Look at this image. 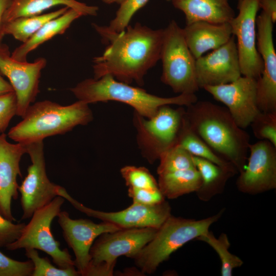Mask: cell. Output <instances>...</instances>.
Segmentation results:
<instances>
[{
	"mask_svg": "<svg viewBox=\"0 0 276 276\" xmlns=\"http://www.w3.org/2000/svg\"><path fill=\"white\" fill-rule=\"evenodd\" d=\"M26 224H15L0 213V248L6 247L21 236Z\"/></svg>",
	"mask_w": 276,
	"mask_h": 276,
	"instance_id": "obj_37",
	"label": "cell"
},
{
	"mask_svg": "<svg viewBox=\"0 0 276 276\" xmlns=\"http://www.w3.org/2000/svg\"><path fill=\"white\" fill-rule=\"evenodd\" d=\"M189 127L219 156L241 172L248 157L250 136L239 127L226 107L208 101L187 106Z\"/></svg>",
	"mask_w": 276,
	"mask_h": 276,
	"instance_id": "obj_2",
	"label": "cell"
},
{
	"mask_svg": "<svg viewBox=\"0 0 276 276\" xmlns=\"http://www.w3.org/2000/svg\"><path fill=\"white\" fill-rule=\"evenodd\" d=\"M185 14L186 24L198 21L214 23L229 22L235 13L228 0H170Z\"/></svg>",
	"mask_w": 276,
	"mask_h": 276,
	"instance_id": "obj_21",
	"label": "cell"
},
{
	"mask_svg": "<svg viewBox=\"0 0 276 276\" xmlns=\"http://www.w3.org/2000/svg\"><path fill=\"white\" fill-rule=\"evenodd\" d=\"M46 64L47 60L42 57L33 62L16 60L11 57L7 45H0V72L8 78L16 96V115L22 118L35 101L39 93L41 71Z\"/></svg>",
	"mask_w": 276,
	"mask_h": 276,
	"instance_id": "obj_13",
	"label": "cell"
},
{
	"mask_svg": "<svg viewBox=\"0 0 276 276\" xmlns=\"http://www.w3.org/2000/svg\"><path fill=\"white\" fill-rule=\"evenodd\" d=\"M151 227L122 228L101 235L90 250V260L84 276H111L117 259H132L155 236Z\"/></svg>",
	"mask_w": 276,
	"mask_h": 276,
	"instance_id": "obj_7",
	"label": "cell"
},
{
	"mask_svg": "<svg viewBox=\"0 0 276 276\" xmlns=\"http://www.w3.org/2000/svg\"><path fill=\"white\" fill-rule=\"evenodd\" d=\"M250 126L256 137L276 147V111L260 112Z\"/></svg>",
	"mask_w": 276,
	"mask_h": 276,
	"instance_id": "obj_33",
	"label": "cell"
},
{
	"mask_svg": "<svg viewBox=\"0 0 276 276\" xmlns=\"http://www.w3.org/2000/svg\"><path fill=\"white\" fill-rule=\"evenodd\" d=\"M161 81L179 94H195L199 88L196 74V59L190 51L183 29L172 20L164 29L160 53Z\"/></svg>",
	"mask_w": 276,
	"mask_h": 276,
	"instance_id": "obj_6",
	"label": "cell"
},
{
	"mask_svg": "<svg viewBox=\"0 0 276 276\" xmlns=\"http://www.w3.org/2000/svg\"><path fill=\"white\" fill-rule=\"evenodd\" d=\"M273 23L264 12L256 18V45L263 64L257 80V99L262 112L276 111V54L273 40Z\"/></svg>",
	"mask_w": 276,
	"mask_h": 276,
	"instance_id": "obj_15",
	"label": "cell"
},
{
	"mask_svg": "<svg viewBox=\"0 0 276 276\" xmlns=\"http://www.w3.org/2000/svg\"><path fill=\"white\" fill-rule=\"evenodd\" d=\"M259 8L267 14L272 22H276V0H259Z\"/></svg>",
	"mask_w": 276,
	"mask_h": 276,
	"instance_id": "obj_38",
	"label": "cell"
},
{
	"mask_svg": "<svg viewBox=\"0 0 276 276\" xmlns=\"http://www.w3.org/2000/svg\"><path fill=\"white\" fill-rule=\"evenodd\" d=\"M196 74L199 88L233 82L240 77V62L235 37L224 44L196 59Z\"/></svg>",
	"mask_w": 276,
	"mask_h": 276,
	"instance_id": "obj_18",
	"label": "cell"
},
{
	"mask_svg": "<svg viewBox=\"0 0 276 276\" xmlns=\"http://www.w3.org/2000/svg\"><path fill=\"white\" fill-rule=\"evenodd\" d=\"M176 144L184 148L193 156L207 159L221 167L235 168L231 163L215 152L191 129L186 120V115Z\"/></svg>",
	"mask_w": 276,
	"mask_h": 276,
	"instance_id": "obj_27",
	"label": "cell"
},
{
	"mask_svg": "<svg viewBox=\"0 0 276 276\" xmlns=\"http://www.w3.org/2000/svg\"><path fill=\"white\" fill-rule=\"evenodd\" d=\"M13 91L10 83L3 78L0 72V95Z\"/></svg>",
	"mask_w": 276,
	"mask_h": 276,
	"instance_id": "obj_40",
	"label": "cell"
},
{
	"mask_svg": "<svg viewBox=\"0 0 276 276\" xmlns=\"http://www.w3.org/2000/svg\"><path fill=\"white\" fill-rule=\"evenodd\" d=\"M98 34L108 45L93 59L94 78L108 75L127 84L143 85L145 75L160 60L164 29L136 22L119 33Z\"/></svg>",
	"mask_w": 276,
	"mask_h": 276,
	"instance_id": "obj_1",
	"label": "cell"
},
{
	"mask_svg": "<svg viewBox=\"0 0 276 276\" xmlns=\"http://www.w3.org/2000/svg\"><path fill=\"white\" fill-rule=\"evenodd\" d=\"M222 212L221 210L215 215L200 220L170 215L157 229L152 240L133 257L135 265L143 274L154 273L172 254L208 232Z\"/></svg>",
	"mask_w": 276,
	"mask_h": 276,
	"instance_id": "obj_5",
	"label": "cell"
},
{
	"mask_svg": "<svg viewBox=\"0 0 276 276\" xmlns=\"http://www.w3.org/2000/svg\"><path fill=\"white\" fill-rule=\"evenodd\" d=\"M63 5L80 12L82 16H96L99 8L77 0H11L4 17V24L15 18L39 15L53 7Z\"/></svg>",
	"mask_w": 276,
	"mask_h": 276,
	"instance_id": "obj_22",
	"label": "cell"
},
{
	"mask_svg": "<svg viewBox=\"0 0 276 276\" xmlns=\"http://www.w3.org/2000/svg\"><path fill=\"white\" fill-rule=\"evenodd\" d=\"M26 256L32 262L31 276H78L80 275L75 267L62 269L55 267L47 258L41 257L36 249H25Z\"/></svg>",
	"mask_w": 276,
	"mask_h": 276,
	"instance_id": "obj_31",
	"label": "cell"
},
{
	"mask_svg": "<svg viewBox=\"0 0 276 276\" xmlns=\"http://www.w3.org/2000/svg\"><path fill=\"white\" fill-rule=\"evenodd\" d=\"M159 160L158 175L195 168L192 155L177 144L164 152Z\"/></svg>",
	"mask_w": 276,
	"mask_h": 276,
	"instance_id": "obj_30",
	"label": "cell"
},
{
	"mask_svg": "<svg viewBox=\"0 0 276 276\" xmlns=\"http://www.w3.org/2000/svg\"><path fill=\"white\" fill-rule=\"evenodd\" d=\"M226 106L239 127L245 129L261 112L257 99V79L241 76L230 83L203 87Z\"/></svg>",
	"mask_w": 276,
	"mask_h": 276,
	"instance_id": "obj_16",
	"label": "cell"
},
{
	"mask_svg": "<svg viewBox=\"0 0 276 276\" xmlns=\"http://www.w3.org/2000/svg\"><path fill=\"white\" fill-rule=\"evenodd\" d=\"M125 0H102V1L106 4H118L120 5Z\"/></svg>",
	"mask_w": 276,
	"mask_h": 276,
	"instance_id": "obj_41",
	"label": "cell"
},
{
	"mask_svg": "<svg viewBox=\"0 0 276 276\" xmlns=\"http://www.w3.org/2000/svg\"><path fill=\"white\" fill-rule=\"evenodd\" d=\"M246 163L236 185L240 192L255 195L276 188V147L266 140L250 144Z\"/></svg>",
	"mask_w": 276,
	"mask_h": 276,
	"instance_id": "obj_14",
	"label": "cell"
},
{
	"mask_svg": "<svg viewBox=\"0 0 276 276\" xmlns=\"http://www.w3.org/2000/svg\"><path fill=\"white\" fill-rule=\"evenodd\" d=\"M27 153V144L8 142L4 133L0 134V213L15 221L11 210L12 200L18 195V175L21 176L20 161Z\"/></svg>",
	"mask_w": 276,
	"mask_h": 276,
	"instance_id": "obj_19",
	"label": "cell"
},
{
	"mask_svg": "<svg viewBox=\"0 0 276 276\" xmlns=\"http://www.w3.org/2000/svg\"><path fill=\"white\" fill-rule=\"evenodd\" d=\"M196 239L205 242L217 253L221 261L222 276H232L233 270L243 265V261L239 257L229 251L231 244L226 234L222 233L217 238L208 231Z\"/></svg>",
	"mask_w": 276,
	"mask_h": 276,
	"instance_id": "obj_28",
	"label": "cell"
},
{
	"mask_svg": "<svg viewBox=\"0 0 276 276\" xmlns=\"http://www.w3.org/2000/svg\"><path fill=\"white\" fill-rule=\"evenodd\" d=\"M33 270V264L30 260L17 261L0 251V276H31Z\"/></svg>",
	"mask_w": 276,
	"mask_h": 276,
	"instance_id": "obj_34",
	"label": "cell"
},
{
	"mask_svg": "<svg viewBox=\"0 0 276 276\" xmlns=\"http://www.w3.org/2000/svg\"><path fill=\"white\" fill-rule=\"evenodd\" d=\"M128 195L133 202L145 205H155L165 200L158 187L154 189L128 188Z\"/></svg>",
	"mask_w": 276,
	"mask_h": 276,
	"instance_id": "obj_36",
	"label": "cell"
},
{
	"mask_svg": "<svg viewBox=\"0 0 276 276\" xmlns=\"http://www.w3.org/2000/svg\"><path fill=\"white\" fill-rule=\"evenodd\" d=\"M69 8L64 6L56 11L39 15L20 17L4 24V35H10L22 43L27 41L44 24L64 13Z\"/></svg>",
	"mask_w": 276,
	"mask_h": 276,
	"instance_id": "obj_26",
	"label": "cell"
},
{
	"mask_svg": "<svg viewBox=\"0 0 276 276\" xmlns=\"http://www.w3.org/2000/svg\"><path fill=\"white\" fill-rule=\"evenodd\" d=\"M58 195L87 216L112 223L121 228L151 227L158 229L171 215V206L166 200L155 205L132 202L131 205L122 211L107 212L85 206L73 198L62 187L58 191Z\"/></svg>",
	"mask_w": 276,
	"mask_h": 276,
	"instance_id": "obj_11",
	"label": "cell"
},
{
	"mask_svg": "<svg viewBox=\"0 0 276 276\" xmlns=\"http://www.w3.org/2000/svg\"><path fill=\"white\" fill-rule=\"evenodd\" d=\"M81 16L80 12L69 8L62 15L44 24L27 41L17 47L11 54V57L18 61H27L31 52L54 36L63 34L73 21Z\"/></svg>",
	"mask_w": 276,
	"mask_h": 276,
	"instance_id": "obj_23",
	"label": "cell"
},
{
	"mask_svg": "<svg viewBox=\"0 0 276 276\" xmlns=\"http://www.w3.org/2000/svg\"><path fill=\"white\" fill-rule=\"evenodd\" d=\"M22 118L10 129L8 136L16 143L28 144L86 125L93 120V113L88 104L82 101L62 105L44 100L30 105Z\"/></svg>",
	"mask_w": 276,
	"mask_h": 276,
	"instance_id": "obj_3",
	"label": "cell"
},
{
	"mask_svg": "<svg viewBox=\"0 0 276 276\" xmlns=\"http://www.w3.org/2000/svg\"><path fill=\"white\" fill-rule=\"evenodd\" d=\"M65 200L63 197L58 195L50 203L34 212L20 237L7 245V249L33 248L40 250L51 257L54 263L59 268L75 267L74 260L68 250L60 248V243L55 240L51 231L52 222L61 211Z\"/></svg>",
	"mask_w": 276,
	"mask_h": 276,
	"instance_id": "obj_9",
	"label": "cell"
},
{
	"mask_svg": "<svg viewBox=\"0 0 276 276\" xmlns=\"http://www.w3.org/2000/svg\"><path fill=\"white\" fill-rule=\"evenodd\" d=\"M183 31L187 45L196 59L225 44L233 35L229 22L198 21L187 25Z\"/></svg>",
	"mask_w": 276,
	"mask_h": 276,
	"instance_id": "obj_20",
	"label": "cell"
},
{
	"mask_svg": "<svg viewBox=\"0 0 276 276\" xmlns=\"http://www.w3.org/2000/svg\"><path fill=\"white\" fill-rule=\"evenodd\" d=\"M17 103L14 91L0 95V133L7 128L12 118L16 114Z\"/></svg>",
	"mask_w": 276,
	"mask_h": 276,
	"instance_id": "obj_35",
	"label": "cell"
},
{
	"mask_svg": "<svg viewBox=\"0 0 276 276\" xmlns=\"http://www.w3.org/2000/svg\"><path fill=\"white\" fill-rule=\"evenodd\" d=\"M259 0H239L238 14L230 21L233 35L237 38V49L242 76L256 79L263 69L262 58L256 45V18Z\"/></svg>",
	"mask_w": 276,
	"mask_h": 276,
	"instance_id": "obj_12",
	"label": "cell"
},
{
	"mask_svg": "<svg viewBox=\"0 0 276 276\" xmlns=\"http://www.w3.org/2000/svg\"><path fill=\"white\" fill-rule=\"evenodd\" d=\"M76 98L88 104L110 101L124 103L134 112L145 118H152L164 105H177L186 107L196 102L195 94H181L172 97L152 95L145 90L130 86L116 80L110 75L96 79H85L70 88Z\"/></svg>",
	"mask_w": 276,
	"mask_h": 276,
	"instance_id": "obj_4",
	"label": "cell"
},
{
	"mask_svg": "<svg viewBox=\"0 0 276 276\" xmlns=\"http://www.w3.org/2000/svg\"><path fill=\"white\" fill-rule=\"evenodd\" d=\"M27 153L30 156L31 165L18 188L21 195V219L31 218L37 210L50 203L58 196L60 187L48 177L43 141L27 144Z\"/></svg>",
	"mask_w": 276,
	"mask_h": 276,
	"instance_id": "obj_10",
	"label": "cell"
},
{
	"mask_svg": "<svg viewBox=\"0 0 276 276\" xmlns=\"http://www.w3.org/2000/svg\"><path fill=\"white\" fill-rule=\"evenodd\" d=\"M11 2V0H0V45L2 44V41L4 36L3 32L4 25L3 17Z\"/></svg>",
	"mask_w": 276,
	"mask_h": 276,
	"instance_id": "obj_39",
	"label": "cell"
},
{
	"mask_svg": "<svg viewBox=\"0 0 276 276\" xmlns=\"http://www.w3.org/2000/svg\"><path fill=\"white\" fill-rule=\"evenodd\" d=\"M185 115L186 109L182 106L175 109L168 105L160 107L149 119L134 112L137 143L150 163L159 159L164 152L176 144Z\"/></svg>",
	"mask_w": 276,
	"mask_h": 276,
	"instance_id": "obj_8",
	"label": "cell"
},
{
	"mask_svg": "<svg viewBox=\"0 0 276 276\" xmlns=\"http://www.w3.org/2000/svg\"><path fill=\"white\" fill-rule=\"evenodd\" d=\"M158 187L165 198L175 199L196 192L201 185L200 175L196 168L158 174Z\"/></svg>",
	"mask_w": 276,
	"mask_h": 276,
	"instance_id": "obj_25",
	"label": "cell"
},
{
	"mask_svg": "<svg viewBox=\"0 0 276 276\" xmlns=\"http://www.w3.org/2000/svg\"><path fill=\"white\" fill-rule=\"evenodd\" d=\"M57 217L63 238L74 253L75 266L83 276L89 265L90 250L96 239L103 234L122 229L107 222L95 223L86 219H73L66 211H61Z\"/></svg>",
	"mask_w": 276,
	"mask_h": 276,
	"instance_id": "obj_17",
	"label": "cell"
},
{
	"mask_svg": "<svg viewBox=\"0 0 276 276\" xmlns=\"http://www.w3.org/2000/svg\"><path fill=\"white\" fill-rule=\"evenodd\" d=\"M192 157L201 178V186L196 193L202 201H209L215 195L221 193L227 180L238 173L235 168L221 167L207 159Z\"/></svg>",
	"mask_w": 276,
	"mask_h": 276,
	"instance_id": "obj_24",
	"label": "cell"
},
{
	"mask_svg": "<svg viewBox=\"0 0 276 276\" xmlns=\"http://www.w3.org/2000/svg\"><path fill=\"white\" fill-rule=\"evenodd\" d=\"M148 0H125L120 4L116 16L108 26L93 24L97 33H119L123 31L129 25L135 13L143 7Z\"/></svg>",
	"mask_w": 276,
	"mask_h": 276,
	"instance_id": "obj_29",
	"label": "cell"
},
{
	"mask_svg": "<svg viewBox=\"0 0 276 276\" xmlns=\"http://www.w3.org/2000/svg\"><path fill=\"white\" fill-rule=\"evenodd\" d=\"M120 172L128 188L154 189L158 187L155 178L144 167L126 166L121 168Z\"/></svg>",
	"mask_w": 276,
	"mask_h": 276,
	"instance_id": "obj_32",
	"label": "cell"
}]
</instances>
